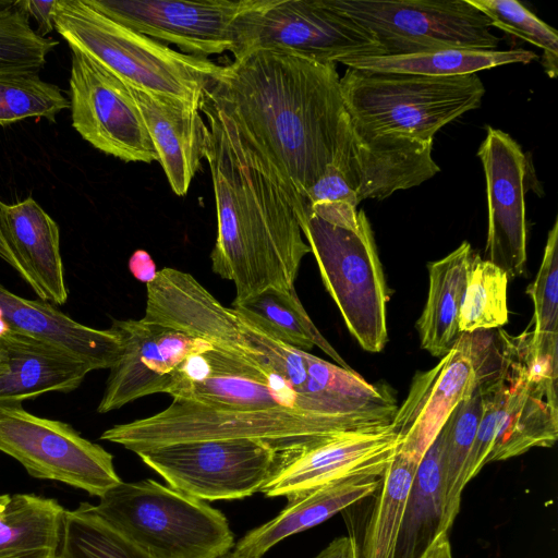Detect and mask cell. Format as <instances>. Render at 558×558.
Listing matches in <instances>:
<instances>
[{"instance_id": "9a60e30c", "label": "cell", "mask_w": 558, "mask_h": 558, "mask_svg": "<svg viewBox=\"0 0 558 558\" xmlns=\"http://www.w3.org/2000/svg\"><path fill=\"white\" fill-rule=\"evenodd\" d=\"M168 393L172 398L228 410L290 409L329 417L355 429L298 393L280 377L216 347L189 356L175 372Z\"/></svg>"}, {"instance_id": "ee69618b", "label": "cell", "mask_w": 558, "mask_h": 558, "mask_svg": "<svg viewBox=\"0 0 558 558\" xmlns=\"http://www.w3.org/2000/svg\"><path fill=\"white\" fill-rule=\"evenodd\" d=\"M219 558H242V557L236 556V555H235V554H233V553H228V554H226V555H223V556H221V557H219Z\"/></svg>"}, {"instance_id": "3957f363", "label": "cell", "mask_w": 558, "mask_h": 558, "mask_svg": "<svg viewBox=\"0 0 558 558\" xmlns=\"http://www.w3.org/2000/svg\"><path fill=\"white\" fill-rule=\"evenodd\" d=\"M296 215L348 330L363 350L380 352L388 341L390 290L365 213L338 202L304 206Z\"/></svg>"}, {"instance_id": "ac0fdd59", "label": "cell", "mask_w": 558, "mask_h": 558, "mask_svg": "<svg viewBox=\"0 0 558 558\" xmlns=\"http://www.w3.org/2000/svg\"><path fill=\"white\" fill-rule=\"evenodd\" d=\"M432 147L433 142L401 134L365 132L347 112L331 160L360 204L418 186L437 174L440 169L432 157Z\"/></svg>"}, {"instance_id": "cb8c5ba5", "label": "cell", "mask_w": 558, "mask_h": 558, "mask_svg": "<svg viewBox=\"0 0 558 558\" xmlns=\"http://www.w3.org/2000/svg\"><path fill=\"white\" fill-rule=\"evenodd\" d=\"M8 331L60 345L94 371L109 369L121 354V341L112 329L82 325L46 301L21 298L0 284V335Z\"/></svg>"}, {"instance_id": "ba28073f", "label": "cell", "mask_w": 558, "mask_h": 558, "mask_svg": "<svg viewBox=\"0 0 558 558\" xmlns=\"http://www.w3.org/2000/svg\"><path fill=\"white\" fill-rule=\"evenodd\" d=\"M502 402L487 463L550 448L558 438V354L531 350L530 332L495 329Z\"/></svg>"}, {"instance_id": "4dcf8cb0", "label": "cell", "mask_w": 558, "mask_h": 558, "mask_svg": "<svg viewBox=\"0 0 558 558\" xmlns=\"http://www.w3.org/2000/svg\"><path fill=\"white\" fill-rule=\"evenodd\" d=\"M421 459L399 450L381 475L364 531L361 558H395L409 494Z\"/></svg>"}, {"instance_id": "ab89813d", "label": "cell", "mask_w": 558, "mask_h": 558, "mask_svg": "<svg viewBox=\"0 0 558 558\" xmlns=\"http://www.w3.org/2000/svg\"><path fill=\"white\" fill-rule=\"evenodd\" d=\"M314 558H361L360 546L353 536H340Z\"/></svg>"}, {"instance_id": "ffe728a7", "label": "cell", "mask_w": 558, "mask_h": 558, "mask_svg": "<svg viewBox=\"0 0 558 558\" xmlns=\"http://www.w3.org/2000/svg\"><path fill=\"white\" fill-rule=\"evenodd\" d=\"M477 384L472 333H461L448 353L427 371L416 372L390 425L399 450L422 459L453 409Z\"/></svg>"}, {"instance_id": "836d02e7", "label": "cell", "mask_w": 558, "mask_h": 558, "mask_svg": "<svg viewBox=\"0 0 558 558\" xmlns=\"http://www.w3.org/2000/svg\"><path fill=\"white\" fill-rule=\"evenodd\" d=\"M507 274L474 254L459 314L461 333L498 329L508 324Z\"/></svg>"}, {"instance_id": "9c48e42d", "label": "cell", "mask_w": 558, "mask_h": 558, "mask_svg": "<svg viewBox=\"0 0 558 558\" xmlns=\"http://www.w3.org/2000/svg\"><path fill=\"white\" fill-rule=\"evenodd\" d=\"M136 454L170 487L199 500L252 496L296 456L252 439L180 441Z\"/></svg>"}, {"instance_id": "60d3db41", "label": "cell", "mask_w": 558, "mask_h": 558, "mask_svg": "<svg viewBox=\"0 0 558 558\" xmlns=\"http://www.w3.org/2000/svg\"><path fill=\"white\" fill-rule=\"evenodd\" d=\"M130 269L136 278L145 282L151 280L157 272L155 270L154 262L144 251H136L132 255L130 259Z\"/></svg>"}, {"instance_id": "f546056e", "label": "cell", "mask_w": 558, "mask_h": 558, "mask_svg": "<svg viewBox=\"0 0 558 558\" xmlns=\"http://www.w3.org/2000/svg\"><path fill=\"white\" fill-rule=\"evenodd\" d=\"M442 532L449 533L444 524L437 435L416 469L395 558H422Z\"/></svg>"}, {"instance_id": "2e32d148", "label": "cell", "mask_w": 558, "mask_h": 558, "mask_svg": "<svg viewBox=\"0 0 558 558\" xmlns=\"http://www.w3.org/2000/svg\"><path fill=\"white\" fill-rule=\"evenodd\" d=\"M477 156L482 161L488 210L484 256L509 279L526 266L525 194L537 184L531 158L506 132L486 128Z\"/></svg>"}, {"instance_id": "44dd1931", "label": "cell", "mask_w": 558, "mask_h": 558, "mask_svg": "<svg viewBox=\"0 0 558 558\" xmlns=\"http://www.w3.org/2000/svg\"><path fill=\"white\" fill-rule=\"evenodd\" d=\"M92 371L85 360L49 341L13 331L0 335V407L73 391Z\"/></svg>"}, {"instance_id": "e575fe53", "label": "cell", "mask_w": 558, "mask_h": 558, "mask_svg": "<svg viewBox=\"0 0 558 558\" xmlns=\"http://www.w3.org/2000/svg\"><path fill=\"white\" fill-rule=\"evenodd\" d=\"M68 108L70 101L60 87L41 80L38 72H0V125L27 118H44L53 123Z\"/></svg>"}, {"instance_id": "8fae6325", "label": "cell", "mask_w": 558, "mask_h": 558, "mask_svg": "<svg viewBox=\"0 0 558 558\" xmlns=\"http://www.w3.org/2000/svg\"><path fill=\"white\" fill-rule=\"evenodd\" d=\"M256 50L335 64L352 58L385 56L376 37L331 0H269L248 13L233 57L238 59Z\"/></svg>"}, {"instance_id": "f35d334b", "label": "cell", "mask_w": 558, "mask_h": 558, "mask_svg": "<svg viewBox=\"0 0 558 558\" xmlns=\"http://www.w3.org/2000/svg\"><path fill=\"white\" fill-rule=\"evenodd\" d=\"M20 4L28 17L32 16L36 21V32L40 36L47 37L54 29L53 12L57 0H20Z\"/></svg>"}, {"instance_id": "d4e9b609", "label": "cell", "mask_w": 558, "mask_h": 558, "mask_svg": "<svg viewBox=\"0 0 558 558\" xmlns=\"http://www.w3.org/2000/svg\"><path fill=\"white\" fill-rule=\"evenodd\" d=\"M380 482L381 477L360 476L287 496L286 508L270 521L247 532L232 553L242 558H262L280 541L316 526L374 495Z\"/></svg>"}, {"instance_id": "e0dca14e", "label": "cell", "mask_w": 558, "mask_h": 558, "mask_svg": "<svg viewBox=\"0 0 558 558\" xmlns=\"http://www.w3.org/2000/svg\"><path fill=\"white\" fill-rule=\"evenodd\" d=\"M121 354L109 368L97 412L105 414L142 397L167 393L178 368L191 355L213 348L208 341L160 324L112 319Z\"/></svg>"}, {"instance_id": "4fadbf2b", "label": "cell", "mask_w": 558, "mask_h": 558, "mask_svg": "<svg viewBox=\"0 0 558 558\" xmlns=\"http://www.w3.org/2000/svg\"><path fill=\"white\" fill-rule=\"evenodd\" d=\"M116 22L183 53L206 58L239 48L245 16L269 0H88Z\"/></svg>"}, {"instance_id": "277c9868", "label": "cell", "mask_w": 558, "mask_h": 558, "mask_svg": "<svg viewBox=\"0 0 558 558\" xmlns=\"http://www.w3.org/2000/svg\"><path fill=\"white\" fill-rule=\"evenodd\" d=\"M54 29L126 85L201 107L221 65L179 52L107 16L88 0H57Z\"/></svg>"}, {"instance_id": "6da1fadb", "label": "cell", "mask_w": 558, "mask_h": 558, "mask_svg": "<svg viewBox=\"0 0 558 558\" xmlns=\"http://www.w3.org/2000/svg\"><path fill=\"white\" fill-rule=\"evenodd\" d=\"M205 96L275 168L295 209L331 161L347 116L335 63L269 50L221 65Z\"/></svg>"}, {"instance_id": "52a82bcc", "label": "cell", "mask_w": 558, "mask_h": 558, "mask_svg": "<svg viewBox=\"0 0 558 558\" xmlns=\"http://www.w3.org/2000/svg\"><path fill=\"white\" fill-rule=\"evenodd\" d=\"M94 507L153 558H219L234 547L221 511L154 480L121 481Z\"/></svg>"}, {"instance_id": "d590c367", "label": "cell", "mask_w": 558, "mask_h": 558, "mask_svg": "<svg viewBox=\"0 0 558 558\" xmlns=\"http://www.w3.org/2000/svg\"><path fill=\"white\" fill-rule=\"evenodd\" d=\"M526 294L534 305L530 347L541 354H558V219L548 231L543 259Z\"/></svg>"}, {"instance_id": "7c38bea8", "label": "cell", "mask_w": 558, "mask_h": 558, "mask_svg": "<svg viewBox=\"0 0 558 558\" xmlns=\"http://www.w3.org/2000/svg\"><path fill=\"white\" fill-rule=\"evenodd\" d=\"M0 451L39 480L64 483L101 497L121 482L113 457L71 425L36 416L21 404L0 407Z\"/></svg>"}, {"instance_id": "b9f144b4", "label": "cell", "mask_w": 558, "mask_h": 558, "mask_svg": "<svg viewBox=\"0 0 558 558\" xmlns=\"http://www.w3.org/2000/svg\"><path fill=\"white\" fill-rule=\"evenodd\" d=\"M422 558H453L448 533L439 534Z\"/></svg>"}, {"instance_id": "5b68a950", "label": "cell", "mask_w": 558, "mask_h": 558, "mask_svg": "<svg viewBox=\"0 0 558 558\" xmlns=\"http://www.w3.org/2000/svg\"><path fill=\"white\" fill-rule=\"evenodd\" d=\"M345 111L361 130L433 142L463 113L481 107L485 87L475 74L427 76L348 68L340 77Z\"/></svg>"}, {"instance_id": "d6986e66", "label": "cell", "mask_w": 558, "mask_h": 558, "mask_svg": "<svg viewBox=\"0 0 558 558\" xmlns=\"http://www.w3.org/2000/svg\"><path fill=\"white\" fill-rule=\"evenodd\" d=\"M399 446L390 424L344 430L303 449L259 492L266 497H287L348 478L381 477Z\"/></svg>"}, {"instance_id": "484cf974", "label": "cell", "mask_w": 558, "mask_h": 558, "mask_svg": "<svg viewBox=\"0 0 558 558\" xmlns=\"http://www.w3.org/2000/svg\"><path fill=\"white\" fill-rule=\"evenodd\" d=\"M474 254L464 241L447 256L427 265L428 294L416 329L421 348L433 356H444L461 336L459 314Z\"/></svg>"}, {"instance_id": "4316f807", "label": "cell", "mask_w": 558, "mask_h": 558, "mask_svg": "<svg viewBox=\"0 0 558 558\" xmlns=\"http://www.w3.org/2000/svg\"><path fill=\"white\" fill-rule=\"evenodd\" d=\"M64 512L54 498L0 495V558H57Z\"/></svg>"}, {"instance_id": "7bdbcfd3", "label": "cell", "mask_w": 558, "mask_h": 558, "mask_svg": "<svg viewBox=\"0 0 558 558\" xmlns=\"http://www.w3.org/2000/svg\"><path fill=\"white\" fill-rule=\"evenodd\" d=\"M0 258L4 260L9 266H11L13 269L17 271V274L26 280L25 274L23 269L21 268L17 259L15 258L13 252L11 251L9 244L7 243L2 231L0 229Z\"/></svg>"}, {"instance_id": "83f0119b", "label": "cell", "mask_w": 558, "mask_h": 558, "mask_svg": "<svg viewBox=\"0 0 558 558\" xmlns=\"http://www.w3.org/2000/svg\"><path fill=\"white\" fill-rule=\"evenodd\" d=\"M231 308L267 336L306 352L317 347L339 366L352 369L312 322L295 290L268 288Z\"/></svg>"}, {"instance_id": "7402d4cb", "label": "cell", "mask_w": 558, "mask_h": 558, "mask_svg": "<svg viewBox=\"0 0 558 558\" xmlns=\"http://www.w3.org/2000/svg\"><path fill=\"white\" fill-rule=\"evenodd\" d=\"M129 88L173 193L186 195L208 144L209 130L201 107Z\"/></svg>"}, {"instance_id": "7a4b0ae2", "label": "cell", "mask_w": 558, "mask_h": 558, "mask_svg": "<svg viewBox=\"0 0 558 558\" xmlns=\"http://www.w3.org/2000/svg\"><path fill=\"white\" fill-rule=\"evenodd\" d=\"M201 111L209 130L205 158L217 214L213 271L234 283L232 303L268 288L295 290L311 248L289 187L205 94Z\"/></svg>"}, {"instance_id": "603a6c76", "label": "cell", "mask_w": 558, "mask_h": 558, "mask_svg": "<svg viewBox=\"0 0 558 558\" xmlns=\"http://www.w3.org/2000/svg\"><path fill=\"white\" fill-rule=\"evenodd\" d=\"M0 229L25 274L26 283L40 300L64 304L68 289L57 222L28 196L14 204L0 201Z\"/></svg>"}, {"instance_id": "30bf717a", "label": "cell", "mask_w": 558, "mask_h": 558, "mask_svg": "<svg viewBox=\"0 0 558 558\" xmlns=\"http://www.w3.org/2000/svg\"><path fill=\"white\" fill-rule=\"evenodd\" d=\"M367 28L385 56L440 49L496 50L490 22L468 0H331Z\"/></svg>"}, {"instance_id": "5bb4252c", "label": "cell", "mask_w": 558, "mask_h": 558, "mask_svg": "<svg viewBox=\"0 0 558 558\" xmlns=\"http://www.w3.org/2000/svg\"><path fill=\"white\" fill-rule=\"evenodd\" d=\"M72 50V125L96 149L126 162L158 160L129 86L86 54Z\"/></svg>"}, {"instance_id": "74e56055", "label": "cell", "mask_w": 558, "mask_h": 558, "mask_svg": "<svg viewBox=\"0 0 558 558\" xmlns=\"http://www.w3.org/2000/svg\"><path fill=\"white\" fill-rule=\"evenodd\" d=\"M495 26L541 49L546 74L557 76L558 33L517 0H468Z\"/></svg>"}, {"instance_id": "8992f818", "label": "cell", "mask_w": 558, "mask_h": 558, "mask_svg": "<svg viewBox=\"0 0 558 558\" xmlns=\"http://www.w3.org/2000/svg\"><path fill=\"white\" fill-rule=\"evenodd\" d=\"M344 430L350 429L336 420L290 409L228 410L173 398L161 412L113 425L100 439L135 453L180 441L252 439L298 454L312 444Z\"/></svg>"}, {"instance_id": "1f68e13d", "label": "cell", "mask_w": 558, "mask_h": 558, "mask_svg": "<svg viewBox=\"0 0 558 558\" xmlns=\"http://www.w3.org/2000/svg\"><path fill=\"white\" fill-rule=\"evenodd\" d=\"M476 384L472 395L450 413L439 432V472L445 530L449 532L460 511L465 470L482 415Z\"/></svg>"}, {"instance_id": "8d00e7d4", "label": "cell", "mask_w": 558, "mask_h": 558, "mask_svg": "<svg viewBox=\"0 0 558 558\" xmlns=\"http://www.w3.org/2000/svg\"><path fill=\"white\" fill-rule=\"evenodd\" d=\"M58 44L32 28L20 0L0 1V72H38Z\"/></svg>"}, {"instance_id": "d6a6232c", "label": "cell", "mask_w": 558, "mask_h": 558, "mask_svg": "<svg viewBox=\"0 0 558 558\" xmlns=\"http://www.w3.org/2000/svg\"><path fill=\"white\" fill-rule=\"evenodd\" d=\"M57 558H153L129 541L95 510L81 502L65 510Z\"/></svg>"}, {"instance_id": "f1b7e54d", "label": "cell", "mask_w": 558, "mask_h": 558, "mask_svg": "<svg viewBox=\"0 0 558 558\" xmlns=\"http://www.w3.org/2000/svg\"><path fill=\"white\" fill-rule=\"evenodd\" d=\"M537 59L525 49L475 50L440 49L400 56H368L347 59L342 64L357 70L408 73L427 76H456L475 74L495 66L523 63Z\"/></svg>"}]
</instances>
